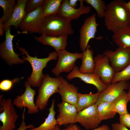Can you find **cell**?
Returning <instances> with one entry per match:
<instances>
[{
	"label": "cell",
	"mask_w": 130,
	"mask_h": 130,
	"mask_svg": "<svg viewBox=\"0 0 130 130\" xmlns=\"http://www.w3.org/2000/svg\"><path fill=\"white\" fill-rule=\"evenodd\" d=\"M123 0H115L107 5L104 17V25L109 31L115 33L130 26V12Z\"/></svg>",
	"instance_id": "obj_1"
},
{
	"label": "cell",
	"mask_w": 130,
	"mask_h": 130,
	"mask_svg": "<svg viewBox=\"0 0 130 130\" xmlns=\"http://www.w3.org/2000/svg\"><path fill=\"white\" fill-rule=\"evenodd\" d=\"M17 45L19 50L23 54V59L28 61L30 64L32 72L30 76L27 78V81L31 86L39 87L44 76L42 73L44 68L46 67L47 63L52 60H56L58 58L57 52L56 51L49 53L48 56L44 58H38L37 56L32 57L30 56L28 52L24 48L20 47Z\"/></svg>",
	"instance_id": "obj_2"
},
{
	"label": "cell",
	"mask_w": 130,
	"mask_h": 130,
	"mask_svg": "<svg viewBox=\"0 0 130 130\" xmlns=\"http://www.w3.org/2000/svg\"><path fill=\"white\" fill-rule=\"evenodd\" d=\"M74 33L71 21L57 15L44 17L39 34L41 35L59 37L71 35Z\"/></svg>",
	"instance_id": "obj_3"
},
{
	"label": "cell",
	"mask_w": 130,
	"mask_h": 130,
	"mask_svg": "<svg viewBox=\"0 0 130 130\" xmlns=\"http://www.w3.org/2000/svg\"><path fill=\"white\" fill-rule=\"evenodd\" d=\"M64 79L62 76L52 78L48 74L44 75L35 103L39 109L42 110L45 109L49 99L52 95L58 92V88Z\"/></svg>",
	"instance_id": "obj_4"
},
{
	"label": "cell",
	"mask_w": 130,
	"mask_h": 130,
	"mask_svg": "<svg viewBox=\"0 0 130 130\" xmlns=\"http://www.w3.org/2000/svg\"><path fill=\"white\" fill-rule=\"evenodd\" d=\"M11 26L5 29V40L0 44V55L1 58L8 65L11 66L13 64L17 65L24 63L25 60L20 58V55L16 53L14 50L13 40L14 37L21 33L28 34L26 32H20L15 35H13L11 33Z\"/></svg>",
	"instance_id": "obj_5"
},
{
	"label": "cell",
	"mask_w": 130,
	"mask_h": 130,
	"mask_svg": "<svg viewBox=\"0 0 130 130\" xmlns=\"http://www.w3.org/2000/svg\"><path fill=\"white\" fill-rule=\"evenodd\" d=\"M58 61L55 67L51 72L55 76H59L62 72H69L75 66V62L78 59H82V53L70 52L65 49L57 52Z\"/></svg>",
	"instance_id": "obj_6"
},
{
	"label": "cell",
	"mask_w": 130,
	"mask_h": 130,
	"mask_svg": "<svg viewBox=\"0 0 130 130\" xmlns=\"http://www.w3.org/2000/svg\"><path fill=\"white\" fill-rule=\"evenodd\" d=\"M96 21V14L93 13L85 19L79 30V46L83 52L88 45L91 39L95 38L98 40L102 39L103 37L100 36L96 37L97 27L100 25Z\"/></svg>",
	"instance_id": "obj_7"
},
{
	"label": "cell",
	"mask_w": 130,
	"mask_h": 130,
	"mask_svg": "<svg viewBox=\"0 0 130 130\" xmlns=\"http://www.w3.org/2000/svg\"><path fill=\"white\" fill-rule=\"evenodd\" d=\"M0 96V104L3 112L0 114V120L2 125L0 130H14L16 128L15 123L19 115L14 107L11 99L2 98Z\"/></svg>",
	"instance_id": "obj_8"
},
{
	"label": "cell",
	"mask_w": 130,
	"mask_h": 130,
	"mask_svg": "<svg viewBox=\"0 0 130 130\" xmlns=\"http://www.w3.org/2000/svg\"><path fill=\"white\" fill-rule=\"evenodd\" d=\"M44 17L42 6L26 13L19 26L22 32L38 33Z\"/></svg>",
	"instance_id": "obj_9"
},
{
	"label": "cell",
	"mask_w": 130,
	"mask_h": 130,
	"mask_svg": "<svg viewBox=\"0 0 130 130\" xmlns=\"http://www.w3.org/2000/svg\"><path fill=\"white\" fill-rule=\"evenodd\" d=\"M95 67L93 73L107 85L110 84L114 78L115 72L110 63L108 58L103 54L94 57Z\"/></svg>",
	"instance_id": "obj_10"
},
{
	"label": "cell",
	"mask_w": 130,
	"mask_h": 130,
	"mask_svg": "<svg viewBox=\"0 0 130 130\" xmlns=\"http://www.w3.org/2000/svg\"><path fill=\"white\" fill-rule=\"evenodd\" d=\"M95 103L77 113L75 122L78 123L88 130L95 129L99 127L101 119Z\"/></svg>",
	"instance_id": "obj_11"
},
{
	"label": "cell",
	"mask_w": 130,
	"mask_h": 130,
	"mask_svg": "<svg viewBox=\"0 0 130 130\" xmlns=\"http://www.w3.org/2000/svg\"><path fill=\"white\" fill-rule=\"evenodd\" d=\"M103 54L108 58L116 72L122 71L130 63V49L118 47L114 51L106 50Z\"/></svg>",
	"instance_id": "obj_12"
},
{
	"label": "cell",
	"mask_w": 130,
	"mask_h": 130,
	"mask_svg": "<svg viewBox=\"0 0 130 130\" xmlns=\"http://www.w3.org/2000/svg\"><path fill=\"white\" fill-rule=\"evenodd\" d=\"M25 90L20 96L16 97L13 101V103L16 107L22 109L24 107L28 109V113L31 114L37 113L39 109L34 103V97L36 94L35 90H33L26 81L25 82Z\"/></svg>",
	"instance_id": "obj_13"
},
{
	"label": "cell",
	"mask_w": 130,
	"mask_h": 130,
	"mask_svg": "<svg viewBox=\"0 0 130 130\" xmlns=\"http://www.w3.org/2000/svg\"><path fill=\"white\" fill-rule=\"evenodd\" d=\"M129 83V81L123 80L107 85L106 88L100 93L96 104L98 105L103 102H112L125 90L128 89Z\"/></svg>",
	"instance_id": "obj_14"
},
{
	"label": "cell",
	"mask_w": 130,
	"mask_h": 130,
	"mask_svg": "<svg viewBox=\"0 0 130 130\" xmlns=\"http://www.w3.org/2000/svg\"><path fill=\"white\" fill-rule=\"evenodd\" d=\"M78 66H75L73 69L67 76L66 78L69 80L78 78L87 84L94 85L97 89L98 92L100 93L107 88V85L104 84L101 79L93 73H83L79 71Z\"/></svg>",
	"instance_id": "obj_15"
},
{
	"label": "cell",
	"mask_w": 130,
	"mask_h": 130,
	"mask_svg": "<svg viewBox=\"0 0 130 130\" xmlns=\"http://www.w3.org/2000/svg\"><path fill=\"white\" fill-rule=\"evenodd\" d=\"M69 0H63L58 15L70 21L78 19L84 14H87L91 11V7L84 6L83 0H79L80 6L77 8L71 6L68 3Z\"/></svg>",
	"instance_id": "obj_16"
},
{
	"label": "cell",
	"mask_w": 130,
	"mask_h": 130,
	"mask_svg": "<svg viewBox=\"0 0 130 130\" xmlns=\"http://www.w3.org/2000/svg\"><path fill=\"white\" fill-rule=\"evenodd\" d=\"M59 114L56 120L59 126L75 123L78 112L76 107L67 103L62 102L57 105Z\"/></svg>",
	"instance_id": "obj_17"
},
{
	"label": "cell",
	"mask_w": 130,
	"mask_h": 130,
	"mask_svg": "<svg viewBox=\"0 0 130 130\" xmlns=\"http://www.w3.org/2000/svg\"><path fill=\"white\" fill-rule=\"evenodd\" d=\"M78 89L64 79L59 86L58 93L60 95L62 101L67 103L76 107L78 98Z\"/></svg>",
	"instance_id": "obj_18"
},
{
	"label": "cell",
	"mask_w": 130,
	"mask_h": 130,
	"mask_svg": "<svg viewBox=\"0 0 130 130\" xmlns=\"http://www.w3.org/2000/svg\"><path fill=\"white\" fill-rule=\"evenodd\" d=\"M35 39L44 45H48L53 48L57 52L65 49L67 45L68 35L59 37L51 36L45 35L34 36Z\"/></svg>",
	"instance_id": "obj_19"
},
{
	"label": "cell",
	"mask_w": 130,
	"mask_h": 130,
	"mask_svg": "<svg viewBox=\"0 0 130 130\" xmlns=\"http://www.w3.org/2000/svg\"><path fill=\"white\" fill-rule=\"evenodd\" d=\"M27 0H17L12 14L9 20L4 24L5 30L8 27L13 26L16 29L19 26L25 16V6Z\"/></svg>",
	"instance_id": "obj_20"
},
{
	"label": "cell",
	"mask_w": 130,
	"mask_h": 130,
	"mask_svg": "<svg viewBox=\"0 0 130 130\" xmlns=\"http://www.w3.org/2000/svg\"><path fill=\"white\" fill-rule=\"evenodd\" d=\"M88 45L85 50L82 52V62L79 72L82 73H93L95 63L93 57V51Z\"/></svg>",
	"instance_id": "obj_21"
},
{
	"label": "cell",
	"mask_w": 130,
	"mask_h": 130,
	"mask_svg": "<svg viewBox=\"0 0 130 130\" xmlns=\"http://www.w3.org/2000/svg\"><path fill=\"white\" fill-rule=\"evenodd\" d=\"M112 38L113 42L118 47L130 49V26L113 33Z\"/></svg>",
	"instance_id": "obj_22"
},
{
	"label": "cell",
	"mask_w": 130,
	"mask_h": 130,
	"mask_svg": "<svg viewBox=\"0 0 130 130\" xmlns=\"http://www.w3.org/2000/svg\"><path fill=\"white\" fill-rule=\"evenodd\" d=\"M97 92L93 93L90 92L89 93L83 94L78 93V98L76 106L78 112L95 104L100 94Z\"/></svg>",
	"instance_id": "obj_23"
},
{
	"label": "cell",
	"mask_w": 130,
	"mask_h": 130,
	"mask_svg": "<svg viewBox=\"0 0 130 130\" xmlns=\"http://www.w3.org/2000/svg\"><path fill=\"white\" fill-rule=\"evenodd\" d=\"M55 100H52V104L49 109V113L44 122L39 126L28 130H53L57 126L56 119L55 118L56 111L54 109Z\"/></svg>",
	"instance_id": "obj_24"
},
{
	"label": "cell",
	"mask_w": 130,
	"mask_h": 130,
	"mask_svg": "<svg viewBox=\"0 0 130 130\" xmlns=\"http://www.w3.org/2000/svg\"><path fill=\"white\" fill-rule=\"evenodd\" d=\"M62 0H45L42 5L44 17L58 15Z\"/></svg>",
	"instance_id": "obj_25"
},
{
	"label": "cell",
	"mask_w": 130,
	"mask_h": 130,
	"mask_svg": "<svg viewBox=\"0 0 130 130\" xmlns=\"http://www.w3.org/2000/svg\"><path fill=\"white\" fill-rule=\"evenodd\" d=\"M129 99L127 93L124 91L123 93L112 102L113 110L120 115L128 113L127 106Z\"/></svg>",
	"instance_id": "obj_26"
},
{
	"label": "cell",
	"mask_w": 130,
	"mask_h": 130,
	"mask_svg": "<svg viewBox=\"0 0 130 130\" xmlns=\"http://www.w3.org/2000/svg\"><path fill=\"white\" fill-rule=\"evenodd\" d=\"M97 108L102 121L112 118L116 113L113 111L112 102H102L97 105Z\"/></svg>",
	"instance_id": "obj_27"
},
{
	"label": "cell",
	"mask_w": 130,
	"mask_h": 130,
	"mask_svg": "<svg viewBox=\"0 0 130 130\" xmlns=\"http://www.w3.org/2000/svg\"><path fill=\"white\" fill-rule=\"evenodd\" d=\"M16 5L15 0H0V6L2 8L3 13L0 22L5 24L9 20Z\"/></svg>",
	"instance_id": "obj_28"
},
{
	"label": "cell",
	"mask_w": 130,
	"mask_h": 130,
	"mask_svg": "<svg viewBox=\"0 0 130 130\" xmlns=\"http://www.w3.org/2000/svg\"><path fill=\"white\" fill-rule=\"evenodd\" d=\"M85 2L90 5L96 11L98 16L100 18H104L107 8L106 5L102 0H85Z\"/></svg>",
	"instance_id": "obj_29"
},
{
	"label": "cell",
	"mask_w": 130,
	"mask_h": 130,
	"mask_svg": "<svg viewBox=\"0 0 130 130\" xmlns=\"http://www.w3.org/2000/svg\"><path fill=\"white\" fill-rule=\"evenodd\" d=\"M130 79V63L122 71L115 72L111 83L123 80L129 81Z\"/></svg>",
	"instance_id": "obj_30"
},
{
	"label": "cell",
	"mask_w": 130,
	"mask_h": 130,
	"mask_svg": "<svg viewBox=\"0 0 130 130\" xmlns=\"http://www.w3.org/2000/svg\"><path fill=\"white\" fill-rule=\"evenodd\" d=\"M45 0H27L25 5L26 13L30 12L42 6Z\"/></svg>",
	"instance_id": "obj_31"
},
{
	"label": "cell",
	"mask_w": 130,
	"mask_h": 130,
	"mask_svg": "<svg viewBox=\"0 0 130 130\" xmlns=\"http://www.w3.org/2000/svg\"><path fill=\"white\" fill-rule=\"evenodd\" d=\"M19 80L18 78H15L12 80H3L0 83V89L3 91H8L11 89L13 85Z\"/></svg>",
	"instance_id": "obj_32"
},
{
	"label": "cell",
	"mask_w": 130,
	"mask_h": 130,
	"mask_svg": "<svg viewBox=\"0 0 130 130\" xmlns=\"http://www.w3.org/2000/svg\"><path fill=\"white\" fill-rule=\"evenodd\" d=\"M61 130H81L79 127L74 124H69L65 128ZM88 130H111L108 125L103 124L93 129Z\"/></svg>",
	"instance_id": "obj_33"
},
{
	"label": "cell",
	"mask_w": 130,
	"mask_h": 130,
	"mask_svg": "<svg viewBox=\"0 0 130 130\" xmlns=\"http://www.w3.org/2000/svg\"><path fill=\"white\" fill-rule=\"evenodd\" d=\"M119 121L120 124L130 129V113L128 112L120 115Z\"/></svg>",
	"instance_id": "obj_34"
},
{
	"label": "cell",
	"mask_w": 130,
	"mask_h": 130,
	"mask_svg": "<svg viewBox=\"0 0 130 130\" xmlns=\"http://www.w3.org/2000/svg\"><path fill=\"white\" fill-rule=\"evenodd\" d=\"M25 110L26 107H24L22 116V122L20 126L16 130H26L28 129H29L35 128L34 126L32 124H30L27 125H26L25 120Z\"/></svg>",
	"instance_id": "obj_35"
},
{
	"label": "cell",
	"mask_w": 130,
	"mask_h": 130,
	"mask_svg": "<svg viewBox=\"0 0 130 130\" xmlns=\"http://www.w3.org/2000/svg\"><path fill=\"white\" fill-rule=\"evenodd\" d=\"M111 126V130H130L127 128L118 123H112Z\"/></svg>",
	"instance_id": "obj_36"
},
{
	"label": "cell",
	"mask_w": 130,
	"mask_h": 130,
	"mask_svg": "<svg viewBox=\"0 0 130 130\" xmlns=\"http://www.w3.org/2000/svg\"><path fill=\"white\" fill-rule=\"evenodd\" d=\"M79 0H69L68 3L70 5L71 7L76 8L78 6L77 2Z\"/></svg>",
	"instance_id": "obj_37"
},
{
	"label": "cell",
	"mask_w": 130,
	"mask_h": 130,
	"mask_svg": "<svg viewBox=\"0 0 130 130\" xmlns=\"http://www.w3.org/2000/svg\"><path fill=\"white\" fill-rule=\"evenodd\" d=\"M4 24L0 22V35L2 36L4 32H5Z\"/></svg>",
	"instance_id": "obj_38"
},
{
	"label": "cell",
	"mask_w": 130,
	"mask_h": 130,
	"mask_svg": "<svg viewBox=\"0 0 130 130\" xmlns=\"http://www.w3.org/2000/svg\"><path fill=\"white\" fill-rule=\"evenodd\" d=\"M125 6L127 9L130 12V0L128 2H126V3Z\"/></svg>",
	"instance_id": "obj_39"
},
{
	"label": "cell",
	"mask_w": 130,
	"mask_h": 130,
	"mask_svg": "<svg viewBox=\"0 0 130 130\" xmlns=\"http://www.w3.org/2000/svg\"><path fill=\"white\" fill-rule=\"evenodd\" d=\"M128 89V91L127 93L129 98V102L130 103V83H129Z\"/></svg>",
	"instance_id": "obj_40"
},
{
	"label": "cell",
	"mask_w": 130,
	"mask_h": 130,
	"mask_svg": "<svg viewBox=\"0 0 130 130\" xmlns=\"http://www.w3.org/2000/svg\"><path fill=\"white\" fill-rule=\"evenodd\" d=\"M59 127L58 126H57L53 130H59Z\"/></svg>",
	"instance_id": "obj_41"
}]
</instances>
